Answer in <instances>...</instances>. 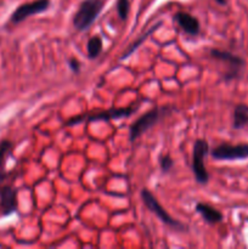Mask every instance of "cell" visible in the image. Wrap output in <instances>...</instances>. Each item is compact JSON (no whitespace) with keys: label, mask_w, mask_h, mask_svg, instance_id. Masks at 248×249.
Segmentation results:
<instances>
[{"label":"cell","mask_w":248,"mask_h":249,"mask_svg":"<svg viewBox=\"0 0 248 249\" xmlns=\"http://www.w3.org/2000/svg\"><path fill=\"white\" fill-rule=\"evenodd\" d=\"M104 0H84L73 16V26L78 32H84L91 26L104 9Z\"/></svg>","instance_id":"cell-1"},{"label":"cell","mask_w":248,"mask_h":249,"mask_svg":"<svg viewBox=\"0 0 248 249\" xmlns=\"http://www.w3.org/2000/svg\"><path fill=\"white\" fill-rule=\"evenodd\" d=\"M170 113H172V107H156V108L151 109L147 113L141 116L139 119H136L133 125L130 126V131H129L131 142H134L136 139L145 134L148 129L156 125L163 117Z\"/></svg>","instance_id":"cell-2"},{"label":"cell","mask_w":248,"mask_h":249,"mask_svg":"<svg viewBox=\"0 0 248 249\" xmlns=\"http://www.w3.org/2000/svg\"><path fill=\"white\" fill-rule=\"evenodd\" d=\"M135 112L134 107H122V108H109L106 111L101 112H94V113L82 114V116L74 117V118L70 119L66 122V125H74V124L84 123H91V122H109L112 119H119L124 118V117H130L131 114Z\"/></svg>","instance_id":"cell-3"},{"label":"cell","mask_w":248,"mask_h":249,"mask_svg":"<svg viewBox=\"0 0 248 249\" xmlns=\"http://www.w3.org/2000/svg\"><path fill=\"white\" fill-rule=\"evenodd\" d=\"M209 152V145L204 139H197L192 148V172L198 184L206 185L209 181V174L204 165V160Z\"/></svg>","instance_id":"cell-4"},{"label":"cell","mask_w":248,"mask_h":249,"mask_svg":"<svg viewBox=\"0 0 248 249\" xmlns=\"http://www.w3.org/2000/svg\"><path fill=\"white\" fill-rule=\"evenodd\" d=\"M140 196L143 204H145V206L147 207V208L150 209L160 221H162V223H164L165 225L170 226V228L173 229H177V230H182V229H184V225H182L181 223H179L177 220H175L173 216H170L169 214L167 213V211L160 206L159 202L157 201V198H156L147 189L141 190Z\"/></svg>","instance_id":"cell-5"},{"label":"cell","mask_w":248,"mask_h":249,"mask_svg":"<svg viewBox=\"0 0 248 249\" xmlns=\"http://www.w3.org/2000/svg\"><path fill=\"white\" fill-rule=\"evenodd\" d=\"M211 56L213 58H215V60L228 65L229 70L226 72L225 77H224V79L228 80V82L240 77V73L245 68V60L242 57H240V56L230 53V51L213 49V50H211Z\"/></svg>","instance_id":"cell-6"},{"label":"cell","mask_w":248,"mask_h":249,"mask_svg":"<svg viewBox=\"0 0 248 249\" xmlns=\"http://www.w3.org/2000/svg\"><path fill=\"white\" fill-rule=\"evenodd\" d=\"M212 157L216 160H237L248 158V143L230 145L221 143L212 150Z\"/></svg>","instance_id":"cell-7"},{"label":"cell","mask_w":248,"mask_h":249,"mask_svg":"<svg viewBox=\"0 0 248 249\" xmlns=\"http://www.w3.org/2000/svg\"><path fill=\"white\" fill-rule=\"evenodd\" d=\"M50 6V0H34L32 2H26L22 4L12 12L11 15V22L17 24L19 22L24 21L28 17L33 16V15L41 14V12L46 11Z\"/></svg>","instance_id":"cell-8"},{"label":"cell","mask_w":248,"mask_h":249,"mask_svg":"<svg viewBox=\"0 0 248 249\" xmlns=\"http://www.w3.org/2000/svg\"><path fill=\"white\" fill-rule=\"evenodd\" d=\"M0 209L2 215H10L17 209V191L7 185H0Z\"/></svg>","instance_id":"cell-9"},{"label":"cell","mask_w":248,"mask_h":249,"mask_svg":"<svg viewBox=\"0 0 248 249\" xmlns=\"http://www.w3.org/2000/svg\"><path fill=\"white\" fill-rule=\"evenodd\" d=\"M174 19L179 24L180 28L190 36H197L201 31L198 19L192 15L187 14V12H177V14H175Z\"/></svg>","instance_id":"cell-10"},{"label":"cell","mask_w":248,"mask_h":249,"mask_svg":"<svg viewBox=\"0 0 248 249\" xmlns=\"http://www.w3.org/2000/svg\"><path fill=\"white\" fill-rule=\"evenodd\" d=\"M196 211L208 224H218L223 220V214L209 204L197 203Z\"/></svg>","instance_id":"cell-11"},{"label":"cell","mask_w":248,"mask_h":249,"mask_svg":"<svg viewBox=\"0 0 248 249\" xmlns=\"http://www.w3.org/2000/svg\"><path fill=\"white\" fill-rule=\"evenodd\" d=\"M248 124V106L245 104H238L233 109L232 126L241 129Z\"/></svg>","instance_id":"cell-12"},{"label":"cell","mask_w":248,"mask_h":249,"mask_svg":"<svg viewBox=\"0 0 248 249\" xmlns=\"http://www.w3.org/2000/svg\"><path fill=\"white\" fill-rule=\"evenodd\" d=\"M160 26V22H158V23H156V24H153V27H151L150 29H148L147 32H145V33L143 34H141L140 36H139L138 39H136L135 41H134L133 44H130V46H129L128 49H126L125 51H124L123 53V55L121 56V60H124V58H126V57H129V56L131 55V53H134V51L136 50V49L139 48V46L141 45V44L143 43V41L146 40V39L148 38V36H151V34L153 33V32H156L158 29V27Z\"/></svg>","instance_id":"cell-13"},{"label":"cell","mask_w":248,"mask_h":249,"mask_svg":"<svg viewBox=\"0 0 248 249\" xmlns=\"http://www.w3.org/2000/svg\"><path fill=\"white\" fill-rule=\"evenodd\" d=\"M12 148V142L9 140H2L0 142V182H1V179L4 178V168L5 163H6L7 156L10 155Z\"/></svg>","instance_id":"cell-14"},{"label":"cell","mask_w":248,"mask_h":249,"mask_svg":"<svg viewBox=\"0 0 248 249\" xmlns=\"http://www.w3.org/2000/svg\"><path fill=\"white\" fill-rule=\"evenodd\" d=\"M87 51L89 58H96L102 51V39L100 36H92L87 44Z\"/></svg>","instance_id":"cell-15"},{"label":"cell","mask_w":248,"mask_h":249,"mask_svg":"<svg viewBox=\"0 0 248 249\" xmlns=\"http://www.w3.org/2000/svg\"><path fill=\"white\" fill-rule=\"evenodd\" d=\"M130 10V1L129 0H118L117 1V12H118L121 19H126Z\"/></svg>","instance_id":"cell-16"},{"label":"cell","mask_w":248,"mask_h":249,"mask_svg":"<svg viewBox=\"0 0 248 249\" xmlns=\"http://www.w3.org/2000/svg\"><path fill=\"white\" fill-rule=\"evenodd\" d=\"M159 165H160V169H162L163 173H168L170 169H172L173 165H174V162H173L172 157H170L169 155H164L160 157Z\"/></svg>","instance_id":"cell-17"},{"label":"cell","mask_w":248,"mask_h":249,"mask_svg":"<svg viewBox=\"0 0 248 249\" xmlns=\"http://www.w3.org/2000/svg\"><path fill=\"white\" fill-rule=\"evenodd\" d=\"M68 65H70L71 70H72L74 73L79 72L80 63L78 60H75V58H71V60H68Z\"/></svg>","instance_id":"cell-18"},{"label":"cell","mask_w":248,"mask_h":249,"mask_svg":"<svg viewBox=\"0 0 248 249\" xmlns=\"http://www.w3.org/2000/svg\"><path fill=\"white\" fill-rule=\"evenodd\" d=\"M216 1H218L219 4H226V0H216Z\"/></svg>","instance_id":"cell-19"}]
</instances>
